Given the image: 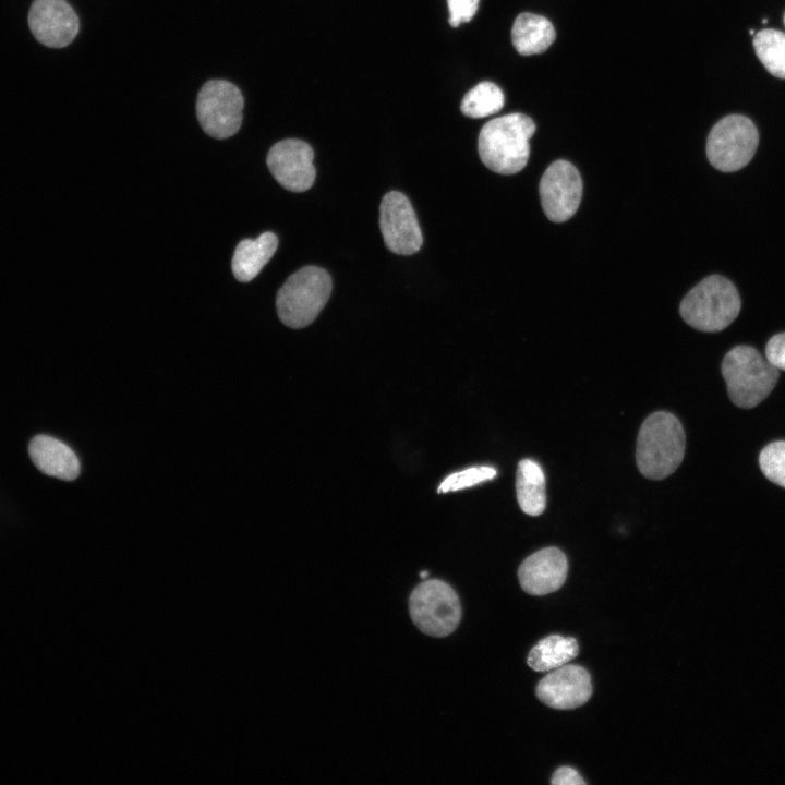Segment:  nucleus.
Wrapping results in <instances>:
<instances>
[{
    "label": "nucleus",
    "instance_id": "nucleus-1",
    "mask_svg": "<svg viewBox=\"0 0 785 785\" xmlns=\"http://www.w3.org/2000/svg\"><path fill=\"white\" fill-rule=\"evenodd\" d=\"M535 132L533 120L523 113H509L483 125L478 140L481 161L499 174L521 171L530 156V138Z\"/></svg>",
    "mask_w": 785,
    "mask_h": 785
},
{
    "label": "nucleus",
    "instance_id": "nucleus-2",
    "mask_svg": "<svg viewBox=\"0 0 785 785\" xmlns=\"http://www.w3.org/2000/svg\"><path fill=\"white\" fill-rule=\"evenodd\" d=\"M685 432L678 419L665 411L649 415L642 423L636 446L639 471L652 480L672 474L685 454Z\"/></svg>",
    "mask_w": 785,
    "mask_h": 785
},
{
    "label": "nucleus",
    "instance_id": "nucleus-3",
    "mask_svg": "<svg viewBox=\"0 0 785 785\" xmlns=\"http://www.w3.org/2000/svg\"><path fill=\"white\" fill-rule=\"evenodd\" d=\"M740 297L725 277L712 275L695 286L683 299L679 312L691 327L708 333L726 328L739 314Z\"/></svg>",
    "mask_w": 785,
    "mask_h": 785
},
{
    "label": "nucleus",
    "instance_id": "nucleus-4",
    "mask_svg": "<svg viewBox=\"0 0 785 785\" xmlns=\"http://www.w3.org/2000/svg\"><path fill=\"white\" fill-rule=\"evenodd\" d=\"M722 374L734 404L753 408L763 401L776 385L778 369L752 347L737 346L722 362Z\"/></svg>",
    "mask_w": 785,
    "mask_h": 785
},
{
    "label": "nucleus",
    "instance_id": "nucleus-5",
    "mask_svg": "<svg viewBox=\"0 0 785 785\" xmlns=\"http://www.w3.org/2000/svg\"><path fill=\"white\" fill-rule=\"evenodd\" d=\"M329 274L317 266H305L291 276L278 290V317L288 327L310 325L327 303L331 292Z\"/></svg>",
    "mask_w": 785,
    "mask_h": 785
},
{
    "label": "nucleus",
    "instance_id": "nucleus-6",
    "mask_svg": "<svg viewBox=\"0 0 785 785\" xmlns=\"http://www.w3.org/2000/svg\"><path fill=\"white\" fill-rule=\"evenodd\" d=\"M409 609L414 625L432 637L450 635L461 619L458 594L440 579H426L418 584L410 594Z\"/></svg>",
    "mask_w": 785,
    "mask_h": 785
},
{
    "label": "nucleus",
    "instance_id": "nucleus-7",
    "mask_svg": "<svg viewBox=\"0 0 785 785\" xmlns=\"http://www.w3.org/2000/svg\"><path fill=\"white\" fill-rule=\"evenodd\" d=\"M759 144L754 123L741 114L721 119L710 131L706 156L717 170L732 172L744 168L753 157Z\"/></svg>",
    "mask_w": 785,
    "mask_h": 785
},
{
    "label": "nucleus",
    "instance_id": "nucleus-8",
    "mask_svg": "<svg viewBox=\"0 0 785 785\" xmlns=\"http://www.w3.org/2000/svg\"><path fill=\"white\" fill-rule=\"evenodd\" d=\"M244 99L238 86L227 80H209L196 99V117L203 131L218 140L234 135L242 124Z\"/></svg>",
    "mask_w": 785,
    "mask_h": 785
},
{
    "label": "nucleus",
    "instance_id": "nucleus-9",
    "mask_svg": "<svg viewBox=\"0 0 785 785\" xmlns=\"http://www.w3.org/2000/svg\"><path fill=\"white\" fill-rule=\"evenodd\" d=\"M379 228L388 250L399 255L416 253L423 243L415 212L398 191L384 195L379 205Z\"/></svg>",
    "mask_w": 785,
    "mask_h": 785
},
{
    "label": "nucleus",
    "instance_id": "nucleus-10",
    "mask_svg": "<svg viewBox=\"0 0 785 785\" xmlns=\"http://www.w3.org/2000/svg\"><path fill=\"white\" fill-rule=\"evenodd\" d=\"M543 210L554 222H563L577 212L582 197V179L577 168L567 160L551 164L540 181Z\"/></svg>",
    "mask_w": 785,
    "mask_h": 785
},
{
    "label": "nucleus",
    "instance_id": "nucleus-11",
    "mask_svg": "<svg viewBox=\"0 0 785 785\" xmlns=\"http://www.w3.org/2000/svg\"><path fill=\"white\" fill-rule=\"evenodd\" d=\"M314 152L304 141L282 140L271 146L266 162L277 182L292 192H304L315 181Z\"/></svg>",
    "mask_w": 785,
    "mask_h": 785
},
{
    "label": "nucleus",
    "instance_id": "nucleus-12",
    "mask_svg": "<svg viewBox=\"0 0 785 785\" xmlns=\"http://www.w3.org/2000/svg\"><path fill=\"white\" fill-rule=\"evenodd\" d=\"M28 26L40 44L63 48L80 31V20L67 0H34L28 12Z\"/></svg>",
    "mask_w": 785,
    "mask_h": 785
},
{
    "label": "nucleus",
    "instance_id": "nucleus-13",
    "mask_svg": "<svg viewBox=\"0 0 785 785\" xmlns=\"http://www.w3.org/2000/svg\"><path fill=\"white\" fill-rule=\"evenodd\" d=\"M592 695L590 674L582 666L565 664L543 677L536 696L546 705L571 710L584 704Z\"/></svg>",
    "mask_w": 785,
    "mask_h": 785
},
{
    "label": "nucleus",
    "instance_id": "nucleus-14",
    "mask_svg": "<svg viewBox=\"0 0 785 785\" xmlns=\"http://www.w3.org/2000/svg\"><path fill=\"white\" fill-rule=\"evenodd\" d=\"M567 572L566 555L557 547H545L522 561L518 577L521 588L527 593L545 595L564 584Z\"/></svg>",
    "mask_w": 785,
    "mask_h": 785
},
{
    "label": "nucleus",
    "instance_id": "nucleus-15",
    "mask_svg": "<svg viewBox=\"0 0 785 785\" xmlns=\"http://www.w3.org/2000/svg\"><path fill=\"white\" fill-rule=\"evenodd\" d=\"M28 454L43 473L64 481H72L80 474V461L74 451L59 439L35 436L28 445Z\"/></svg>",
    "mask_w": 785,
    "mask_h": 785
},
{
    "label": "nucleus",
    "instance_id": "nucleus-16",
    "mask_svg": "<svg viewBox=\"0 0 785 785\" xmlns=\"http://www.w3.org/2000/svg\"><path fill=\"white\" fill-rule=\"evenodd\" d=\"M278 239L273 232H264L257 239H244L235 247L231 268L237 280L249 282L254 279L273 257Z\"/></svg>",
    "mask_w": 785,
    "mask_h": 785
},
{
    "label": "nucleus",
    "instance_id": "nucleus-17",
    "mask_svg": "<svg viewBox=\"0 0 785 785\" xmlns=\"http://www.w3.org/2000/svg\"><path fill=\"white\" fill-rule=\"evenodd\" d=\"M555 37L553 24L546 17L533 13L519 14L511 28L512 45L522 56L544 52Z\"/></svg>",
    "mask_w": 785,
    "mask_h": 785
},
{
    "label": "nucleus",
    "instance_id": "nucleus-18",
    "mask_svg": "<svg viewBox=\"0 0 785 785\" xmlns=\"http://www.w3.org/2000/svg\"><path fill=\"white\" fill-rule=\"evenodd\" d=\"M518 504L529 516L541 515L546 506L545 475L541 466L532 459L519 462L516 475Z\"/></svg>",
    "mask_w": 785,
    "mask_h": 785
},
{
    "label": "nucleus",
    "instance_id": "nucleus-19",
    "mask_svg": "<svg viewBox=\"0 0 785 785\" xmlns=\"http://www.w3.org/2000/svg\"><path fill=\"white\" fill-rule=\"evenodd\" d=\"M578 652V642L573 637L551 635L531 649L527 662L532 669L545 672L567 664Z\"/></svg>",
    "mask_w": 785,
    "mask_h": 785
},
{
    "label": "nucleus",
    "instance_id": "nucleus-20",
    "mask_svg": "<svg viewBox=\"0 0 785 785\" xmlns=\"http://www.w3.org/2000/svg\"><path fill=\"white\" fill-rule=\"evenodd\" d=\"M504 104L503 90L496 84L483 81L464 95L460 109L464 116L478 119L498 112Z\"/></svg>",
    "mask_w": 785,
    "mask_h": 785
},
{
    "label": "nucleus",
    "instance_id": "nucleus-21",
    "mask_svg": "<svg viewBox=\"0 0 785 785\" xmlns=\"http://www.w3.org/2000/svg\"><path fill=\"white\" fill-rule=\"evenodd\" d=\"M757 57L765 69L778 78H785V33L762 29L753 37Z\"/></svg>",
    "mask_w": 785,
    "mask_h": 785
},
{
    "label": "nucleus",
    "instance_id": "nucleus-22",
    "mask_svg": "<svg viewBox=\"0 0 785 785\" xmlns=\"http://www.w3.org/2000/svg\"><path fill=\"white\" fill-rule=\"evenodd\" d=\"M759 463L763 474L773 483L785 487V440H777L765 446Z\"/></svg>",
    "mask_w": 785,
    "mask_h": 785
},
{
    "label": "nucleus",
    "instance_id": "nucleus-23",
    "mask_svg": "<svg viewBox=\"0 0 785 785\" xmlns=\"http://www.w3.org/2000/svg\"><path fill=\"white\" fill-rule=\"evenodd\" d=\"M497 471L490 466L471 467L448 475L438 486V493L455 492L495 478Z\"/></svg>",
    "mask_w": 785,
    "mask_h": 785
},
{
    "label": "nucleus",
    "instance_id": "nucleus-24",
    "mask_svg": "<svg viewBox=\"0 0 785 785\" xmlns=\"http://www.w3.org/2000/svg\"><path fill=\"white\" fill-rule=\"evenodd\" d=\"M480 0H447L449 24L457 27L461 23L471 21L478 11Z\"/></svg>",
    "mask_w": 785,
    "mask_h": 785
},
{
    "label": "nucleus",
    "instance_id": "nucleus-25",
    "mask_svg": "<svg viewBox=\"0 0 785 785\" xmlns=\"http://www.w3.org/2000/svg\"><path fill=\"white\" fill-rule=\"evenodd\" d=\"M765 354L774 366L785 371V333L777 334L768 341Z\"/></svg>",
    "mask_w": 785,
    "mask_h": 785
},
{
    "label": "nucleus",
    "instance_id": "nucleus-26",
    "mask_svg": "<svg viewBox=\"0 0 785 785\" xmlns=\"http://www.w3.org/2000/svg\"><path fill=\"white\" fill-rule=\"evenodd\" d=\"M554 785H585L584 780L570 766L558 768L551 780Z\"/></svg>",
    "mask_w": 785,
    "mask_h": 785
},
{
    "label": "nucleus",
    "instance_id": "nucleus-27",
    "mask_svg": "<svg viewBox=\"0 0 785 785\" xmlns=\"http://www.w3.org/2000/svg\"><path fill=\"white\" fill-rule=\"evenodd\" d=\"M420 576H421L422 579H425V578H427V576H428V571H427V570H423V571L420 572Z\"/></svg>",
    "mask_w": 785,
    "mask_h": 785
},
{
    "label": "nucleus",
    "instance_id": "nucleus-28",
    "mask_svg": "<svg viewBox=\"0 0 785 785\" xmlns=\"http://www.w3.org/2000/svg\"><path fill=\"white\" fill-rule=\"evenodd\" d=\"M749 33H750L751 35H754V31H753V29H750Z\"/></svg>",
    "mask_w": 785,
    "mask_h": 785
},
{
    "label": "nucleus",
    "instance_id": "nucleus-29",
    "mask_svg": "<svg viewBox=\"0 0 785 785\" xmlns=\"http://www.w3.org/2000/svg\"><path fill=\"white\" fill-rule=\"evenodd\" d=\"M784 24H785V14H784Z\"/></svg>",
    "mask_w": 785,
    "mask_h": 785
}]
</instances>
